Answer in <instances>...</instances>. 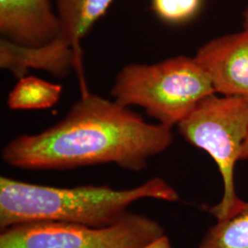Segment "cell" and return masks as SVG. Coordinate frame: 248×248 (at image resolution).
<instances>
[{
	"mask_svg": "<svg viewBox=\"0 0 248 248\" xmlns=\"http://www.w3.org/2000/svg\"><path fill=\"white\" fill-rule=\"evenodd\" d=\"M198 248H248V202L237 213L218 220Z\"/></svg>",
	"mask_w": 248,
	"mask_h": 248,
	"instance_id": "30bf717a",
	"label": "cell"
},
{
	"mask_svg": "<svg viewBox=\"0 0 248 248\" xmlns=\"http://www.w3.org/2000/svg\"><path fill=\"white\" fill-rule=\"evenodd\" d=\"M194 58L216 93L248 101V30L210 41Z\"/></svg>",
	"mask_w": 248,
	"mask_h": 248,
	"instance_id": "8992f818",
	"label": "cell"
},
{
	"mask_svg": "<svg viewBox=\"0 0 248 248\" xmlns=\"http://www.w3.org/2000/svg\"><path fill=\"white\" fill-rule=\"evenodd\" d=\"M140 248H172V246L169 237L164 234L160 236L159 238L154 240Z\"/></svg>",
	"mask_w": 248,
	"mask_h": 248,
	"instance_id": "7c38bea8",
	"label": "cell"
},
{
	"mask_svg": "<svg viewBox=\"0 0 248 248\" xmlns=\"http://www.w3.org/2000/svg\"><path fill=\"white\" fill-rule=\"evenodd\" d=\"M0 32L15 45L40 47L60 36L61 23L50 0H0Z\"/></svg>",
	"mask_w": 248,
	"mask_h": 248,
	"instance_id": "52a82bcc",
	"label": "cell"
},
{
	"mask_svg": "<svg viewBox=\"0 0 248 248\" xmlns=\"http://www.w3.org/2000/svg\"><path fill=\"white\" fill-rule=\"evenodd\" d=\"M166 234L150 217L129 213L104 227L33 222L4 229L0 248H140Z\"/></svg>",
	"mask_w": 248,
	"mask_h": 248,
	"instance_id": "5b68a950",
	"label": "cell"
},
{
	"mask_svg": "<svg viewBox=\"0 0 248 248\" xmlns=\"http://www.w3.org/2000/svg\"><path fill=\"white\" fill-rule=\"evenodd\" d=\"M62 86L36 77H23L9 92L8 106L13 110L45 109L56 104Z\"/></svg>",
	"mask_w": 248,
	"mask_h": 248,
	"instance_id": "9c48e42d",
	"label": "cell"
},
{
	"mask_svg": "<svg viewBox=\"0 0 248 248\" xmlns=\"http://www.w3.org/2000/svg\"><path fill=\"white\" fill-rule=\"evenodd\" d=\"M60 36L51 43L59 51L72 50L82 65L81 40L107 11L112 0H55Z\"/></svg>",
	"mask_w": 248,
	"mask_h": 248,
	"instance_id": "ba28073f",
	"label": "cell"
},
{
	"mask_svg": "<svg viewBox=\"0 0 248 248\" xmlns=\"http://www.w3.org/2000/svg\"><path fill=\"white\" fill-rule=\"evenodd\" d=\"M173 141L172 127L146 123L130 108L85 90L59 123L8 142L2 159L12 168L28 170L113 164L141 172Z\"/></svg>",
	"mask_w": 248,
	"mask_h": 248,
	"instance_id": "6da1fadb",
	"label": "cell"
},
{
	"mask_svg": "<svg viewBox=\"0 0 248 248\" xmlns=\"http://www.w3.org/2000/svg\"><path fill=\"white\" fill-rule=\"evenodd\" d=\"M145 199L177 202L169 183L154 177L139 186L72 187L45 186L0 177V228L33 222H58L104 227L119 222L131 205Z\"/></svg>",
	"mask_w": 248,
	"mask_h": 248,
	"instance_id": "7a4b0ae2",
	"label": "cell"
},
{
	"mask_svg": "<svg viewBox=\"0 0 248 248\" xmlns=\"http://www.w3.org/2000/svg\"><path fill=\"white\" fill-rule=\"evenodd\" d=\"M202 0H152V9L162 20L181 23L193 18Z\"/></svg>",
	"mask_w": 248,
	"mask_h": 248,
	"instance_id": "8fae6325",
	"label": "cell"
},
{
	"mask_svg": "<svg viewBox=\"0 0 248 248\" xmlns=\"http://www.w3.org/2000/svg\"><path fill=\"white\" fill-rule=\"evenodd\" d=\"M186 142L207 152L216 163L223 182V195L210 210L217 220L237 213L245 202L234 186V169L248 137V101L235 97L203 98L177 124Z\"/></svg>",
	"mask_w": 248,
	"mask_h": 248,
	"instance_id": "277c9868",
	"label": "cell"
},
{
	"mask_svg": "<svg viewBox=\"0 0 248 248\" xmlns=\"http://www.w3.org/2000/svg\"><path fill=\"white\" fill-rule=\"evenodd\" d=\"M244 26H245V29L248 30V9H246V11L244 12Z\"/></svg>",
	"mask_w": 248,
	"mask_h": 248,
	"instance_id": "5bb4252c",
	"label": "cell"
},
{
	"mask_svg": "<svg viewBox=\"0 0 248 248\" xmlns=\"http://www.w3.org/2000/svg\"><path fill=\"white\" fill-rule=\"evenodd\" d=\"M248 137L247 141L244 144L243 151H242V155H241V160L248 159Z\"/></svg>",
	"mask_w": 248,
	"mask_h": 248,
	"instance_id": "4fadbf2b",
	"label": "cell"
},
{
	"mask_svg": "<svg viewBox=\"0 0 248 248\" xmlns=\"http://www.w3.org/2000/svg\"><path fill=\"white\" fill-rule=\"evenodd\" d=\"M110 94L117 103L140 107L158 124L173 128L216 92L195 58L180 55L152 64L125 65L116 75Z\"/></svg>",
	"mask_w": 248,
	"mask_h": 248,
	"instance_id": "3957f363",
	"label": "cell"
}]
</instances>
